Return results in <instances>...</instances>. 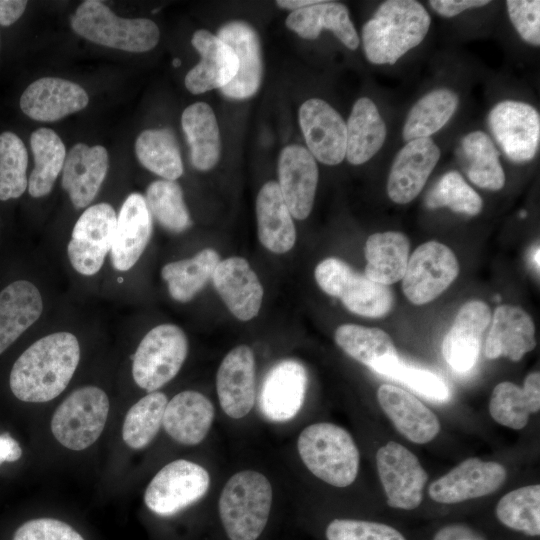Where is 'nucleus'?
<instances>
[{
	"mask_svg": "<svg viewBox=\"0 0 540 540\" xmlns=\"http://www.w3.org/2000/svg\"><path fill=\"white\" fill-rule=\"evenodd\" d=\"M495 515L506 528L529 537H539V484L520 487L505 494L496 505Z\"/></svg>",
	"mask_w": 540,
	"mask_h": 540,
	"instance_id": "nucleus-42",
	"label": "nucleus"
},
{
	"mask_svg": "<svg viewBox=\"0 0 540 540\" xmlns=\"http://www.w3.org/2000/svg\"><path fill=\"white\" fill-rule=\"evenodd\" d=\"M432 540H487V538L474 527L457 522L440 527Z\"/></svg>",
	"mask_w": 540,
	"mask_h": 540,
	"instance_id": "nucleus-52",
	"label": "nucleus"
},
{
	"mask_svg": "<svg viewBox=\"0 0 540 540\" xmlns=\"http://www.w3.org/2000/svg\"><path fill=\"white\" fill-rule=\"evenodd\" d=\"M490 130L506 156L514 162L532 160L539 147L540 116L528 103L506 100L489 113Z\"/></svg>",
	"mask_w": 540,
	"mask_h": 540,
	"instance_id": "nucleus-13",
	"label": "nucleus"
},
{
	"mask_svg": "<svg viewBox=\"0 0 540 540\" xmlns=\"http://www.w3.org/2000/svg\"><path fill=\"white\" fill-rule=\"evenodd\" d=\"M88 102V94L80 85L58 77H42L24 90L19 104L29 118L53 122L84 109Z\"/></svg>",
	"mask_w": 540,
	"mask_h": 540,
	"instance_id": "nucleus-20",
	"label": "nucleus"
},
{
	"mask_svg": "<svg viewBox=\"0 0 540 540\" xmlns=\"http://www.w3.org/2000/svg\"><path fill=\"white\" fill-rule=\"evenodd\" d=\"M487 0H432L431 8L444 17H454L461 12L489 4Z\"/></svg>",
	"mask_w": 540,
	"mask_h": 540,
	"instance_id": "nucleus-53",
	"label": "nucleus"
},
{
	"mask_svg": "<svg viewBox=\"0 0 540 540\" xmlns=\"http://www.w3.org/2000/svg\"><path fill=\"white\" fill-rule=\"evenodd\" d=\"M152 233V218L145 197L130 194L117 217L111 262L118 271L131 269L144 252Z\"/></svg>",
	"mask_w": 540,
	"mask_h": 540,
	"instance_id": "nucleus-24",
	"label": "nucleus"
},
{
	"mask_svg": "<svg viewBox=\"0 0 540 540\" xmlns=\"http://www.w3.org/2000/svg\"><path fill=\"white\" fill-rule=\"evenodd\" d=\"M297 449L308 470L332 486H349L357 477L358 448L338 425L321 422L307 426L298 437Z\"/></svg>",
	"mask_w": 540,
	"mask_h": 540,
	"instance_id": "nucleus-4",
	"label": "nucleus"
},
{
	"mask_svg": "<svg viewBox=\"0 0 540 540\" xmlns=\"http://www.w3.org/2000/svg\"><path fill=\"white\" fill-rule=\"evenodd\" d=\"M278 186L293 217L306 219L313 207L318 184L315 158L300 145L286 146L278 162Z\"/></svg>",
	"mask_w": 540,
	"mask_h": 540,
	"instance_id": "nucleus-19",
	"label": "nucleus"
},
{
	"mask_svg": "<svg viewBox=\"0 0 540 540\" xmlns=\"http://www.w3.org/2000/svg\"><path fill=\"white\" fill-rule=\"evenodd\" d=\"M540 409V374L532 372L524 380L523 387L512 382H501L492 391L489 412L500 425L520 430L532 413Z\"/></svg>",
	"mask_w": 540,
	"mask_h": 540,
	"instance_id": "nucleus-33",
	"label": "nucleus"
},
{
	"mask_svg": "<svg viewBox=\"0 0 540 540\" xmlns=\"http://www.w3.org/2000/svg\"><path fill=\"white\" fill-rule=\"evenodd\" d=\"M79 359V342L72 333L56 332L42 337L15 361L10 372V389L21 401L48 402L68 386Z\"/></svg>",
	"mask_w": 540,
	"mask_h": 540,
	"instance_id": "nucleus-1",
	"label": "nucleus"
},
{
	"mask_svg": "<svg viewBox=\"0 0 540 540\" xmlns=\"http://www.w3.org/2000/svg\"><path fill=\"white\" fill-rule=\"evenodd\" d=\"M117 217L108 203L88 207L76 221L67 253L71 265L80 274L92 276L102 267L111 249Z\"/></svg>",
	"mask_w": 540,
	"mask_h": 540,
	"instance_id": "nucleus-12",
	"label": "nucleus"
},
{
	"mask_svg": "<svg viewBox=\"0 0 540 540\" xmlns=\"http://www.w3.org/2000/svg\"><path fill=\"white\" fill-rule=\"evenodd\" d=\"M535 346V326L530 315L518 306H498L485 343L486 357L519 361Z\"/></svg>",
	"mask_w": 540,
	"mask_h": 540,
	"instance_id": "nucleus-28",
	"label": "nucleus"
},
{
	"mask_svg": "<svg viewBox=\"0 0 540 540\" xmlns=\"http://www.w3.org/2000/svg\"><path fill=\"white\" fill-rule=\"evenodd\" d=\"M107 150L100 145L75 144L63 165L62 186L77 209L88 206L97 195L107 174Z\"/></svg>",
	"mask_w": 540,
	"mask_h": 540,
	"instance_id": "nucleus-26",
	"label": "nucleus"
},
{
	"mask_svg": "<svg viewBox=\"0 0 540 540\" xmlns=\"http://www.w3.org/2000/svg\"><path fill=\"white\" fill-rule=\"evenodd\" d=\"M167 403L164 393L154 391L128 410L122 427V438L127 446L142 449L155 438L162 425Z\"/></svg>",
	"mask_w": 540,
	"mask_h": 540,
	"instance_id": "nucleus-44",
	"label": "nucleus"
},
{
	"mask_svg": "<svg viewBox=\"0 0 540 540\" xmlns=\"http://www.w3.org/2000/svg\"><path fill=\"white\" fill-rule=\"evenodd\" d=\"M308 383L305 367L298 361L286 359L274 365L261 386L259 407L268 420L284 422L301 409Z\"/></svg>",
	"mask_w": 540,
	"mask_h": 540,
	"instance_id": "nucleus-16",
	"label": "nucleus"
},
{
	"mask_svg": "<svg viewBox=\"0 0 540 540\" xmlns=\"http://www.w3.org/2000/svg\"><path fill=\"white\" fill-rule=\"evenodd\" d=\"M318 2V0H279L276 4L281 8L292 9L294 11Z\"/></svg>",
	"mask_w": 540,
	"mask_h": 540,
	"instance_id": "nucleus-56",
	"label": "nucleus"
},
{
	"mask_svg": "<svg viewBox=\"0 0 540 540\" xmlns=\"http://www.w3.org/2000/svg\"><path fill=\"white\" fill-rule=\"evenodd\" d=\"M181 125L191 150L193 166L201 171L213 168L220 157V134L212 108L196 102L182 113Z\"/></svg>",
	"mask_w": 540,
	"mask_h": 540,
	"instance_id": "nucleus-36",
	"label": "nucleus"
},
{
	"mask_svg": "<svg viewBox=\"0 0 540 540\" xmlns=\"http://www.w3.org/2000/svg\"><path fill=\"white\" fill-rule=\"evenodd\" d=\"M365 276L382 285L403 278L409 260V240L401 232L387 231L370 235L365 244Z\"/></svg>",
	"mask_w": 540,
	"mask_h": 540,
	"instance_id": "nucleus-35",
	"label": "nucleus"
},
{
	"mask_svg": "<svg viewBox=\"0 0 540 540\" xmlns=\"http://www.w3.org/2000/svg\"><path fill=\"white\" fill-rule=\"evenodd\" d=\"M172 64L174 67H178L181 65V61L178 59V58H175L173 61H172Z\"/></svg>",
	"mask_w": 540,
	"mask_h": 540,
	"instance_id": "nucleus-57",
	"label": "nucleus"
},
{
	"mask_svg": "<svg viewBox=\"0 0 540 540\" xmlns=\"http://www.w3.org/2000/svg\"><path fill=\"white\" fill-rule=\"evenodd\" d=\"M28 2L25 0H0V25L14 24L24 13Z\"/></svg>",
	"mask_w": 540,
	"mask_h": 540,
	"instance_id": "nucleus-54",
	"label": "nucleus"
},
{
	"mask_svg": "<svg viewBox=\"0 0 540 540\" xmlns=\"http://www.w3.org/2000/svg\"><path fill=\"white\" fill-rule=\"evenodd\" d=\"M440 159V149L430 138L408 141L396 154L387 182L389 198L398 204L419 195Z\"/></svg>",
	"mask_w": 540,
	"mask_h": 540,
	"instance_id": "nucleus-17",
	"label": "nucleus"
},
{
	"mask_svg": "<svg viewBox=\"0 0 540 540\" xmlns=\"http://www.w3.org/2000/svg\"><path fill=\"white\" fill-rule=\"evenodd\" d=\"M430 24L429 13L417 1H384L362 28L366 58L377 65L396 63L424 40Z\"/></svg>",
	"mask_w": 540,
	"mask_h": 540,
	"instance_id": "nucleus-2",
	"label": "nucleus"
},
{
	"mask_svg": "<svg viewBox=\"0 0 540 540\" xmlns=\"http://www.w3.org/2000/svg\"><path fill=\"white\" fill-rule=\"evenodd\" d=\"M299 124L314 158L337 165L346 155V123L326 101L312 98L299 109Z\"/></svg>",
	"mask_w": 540,
	"mask_h": 540,
	"instance_id": "nucleus-15",
	"label": "nucleus"
},
{
	"mask_svg": "<svg viewBox=\"0 0 540 540\" xmlns=\"http://www.w3.org/2000/svg\"><path fill=\"white\" fill-rule=\"evenodd\" d=\"M210 477L205 468L179 459L165 465L148 484L146 506L160 516L174 515L200 500L208 491Z\"/></svg>",
	"mask_w": 540,
	"mask_h": 540,
	"instance_id": "nucleus-9",
	"label": "nucleus"
},
{
	"mask_svg": "<svg viewBox=\"0 0 540 540\" xmlns=\"http://www.w3.org/2000/svg\"><path fill=\"white\" fill-rule=\"evenodd\" d=\"M34 169L28 179V191L34 198L49 194L63 169L66 149L61 138L49 128H39L30 136Z\"/></svg>",
	"mask_w": 540,
	"mask_h": 540,
	"instance_id": "nucleus-40",
	"label": "nucleus"
},
{
	"mask_svg": "<svg viewBox=\"0 0 540 540\" xmlns=\"http://www.w3.org/2000/svg\"><path fill=\"white\" fill-rule=\"evenodd\" d=\"M377 399L395 428L408 440L425 444L440 431L437 416L411 393L391 384H383Z\"/></svg>",
	"mask_w": 540,
	"mask_h": 540,
	"instance_id": "nucleus-27",
	"label": "nucleus"
},
{
	"mask_svg": "<svg viewBox=\"0 0 540 540\" xmlns=\"http://www.w3.org/2000/svg\"><path fill=\"white\" fill-rule=\"evenodd\" d=\"M318 286L328 295L341 299L351 312L371 318L387 314L393 306L388 286L376 283L354 271L336 257L321 261L315 268Z\"/></svg>",
	"mask_w": 540,
	"mask_h": 540,
	"instance_id": "nucleus-7",
	"label": "nucleus"
},
{
	"mask_svg": "<svg viewBox=\"0 0 540 540\" xmlns=\"http://www.w3.org/2000/svg\"><path fill=\"white\" fill-rule=\"evenodd\" d=\"M462 148L469 160L467 176L470 181L484 189H502L505 174L499 153L489 136L483 131L470 132L463 138Z\"/></svg>",
	"mask_w": 540,
	"mask_h": 540,
	"instance_id": "nucleus-43",
	"label": "nucleus"
},
{
	"mask_svg": "<svg viewBox=\"0 0 540 540\" xmlns=\"http://www.w3.org/2000/svg\"><path fill=\"white\" fill-rule=\"evenodd\" d=\"M220 261L213 248H205L191 258L167 263L161 270L170 296L178 302L192 300L212 279Z\"/></svg>",
	"mask_w": 540,
	"mask_h": 540,
	"instance_id": "nucleus-38",
	"label": "nucleus"
},
{
	"mask_svg": "<svg viewBox=\"0 0 540 540\" xmlns=\"http://www.w3.org/2000/svg\"><path fill=\"white\" fill-rule=\"evenodd\" d=\"M458 273L454 252L442 243L429 241L421 244L409 258L402 289L413 304H426L443 293Z\"/></svg>",
	"mask_w": 540,
	"mask_h": 540,
	"instance_id": "nucleus-10",
	"label": "nucleus"
},
{
	"mask_svg": "<svg viewBox=\"0 0 540 540\" xmlns=\"http://www.w3.org/2000/svg\"><path fill=\"white\" fill-rule=\"evenodd\" d=\"M379 374L397 380L431 400L442 402L450 397V391L441 377L429 370L407 365L400 358L386 364Z\"/></svg>",
	"mask_w": 540,
	"mask_h": 540,
	"instance_id": "nucleus-48",
	"label": "nucleus"
},
{
	"mask_svg": "<svg viewBox=\"0 0 540 540\" xmlns=\"http://www.w3.org/2000/svg\"><path fill=\"white\" fill-rule=\"evenodd\" d=\"M507 11L511 23L521 38L534 46L540 44V1L508 0Z\"/></svg>",
	"mask_w": 540,
	"mask_h": 540,
	"instance_id": "nucleus-50",
	"label": "nucleus"
},
{
	"mask_svg": "<svg viewBox=\"0 0 540 540\" xmlns=\"http://www.w3.org/2000/svg\"><path fill=\"white\" fill-rule=\"evenodd\" d=\"M505 479L506 469L500 463L471 457L433 481L428 492L435 502L455 504L489 495Z\"/></svg>",
	"mask_w": 540,
	"mask_h": 540,
	"instance_id": "nucleus-14",
	"label": "nucleus"
},
{
	"mask_svg": "<svg viewBox=\"0 0 540 540\" xmlns=\"http://www.w3.org/2000/svg\"><path fill=\"white\" fill-rule=\"evenodd\" d=\"M109 413V399L96 386L74 390L55 410L51 431L64 447L80 451L88 448L102 434Z\"/></svg>",
	"mask_w": 540,
	"mask_h": 540,
	"instance_id": "nucleus-6",
	"label": "nucleus"
},
{
	"mask_svg": "<svg viewBox=\"0 0 540 540\" xmlns=\"http://www.w3.org/2000/svg\"><path fill=\"white\" fill-rule=\"evenodd\" d=\"M216 389L223 411L233 419L246 416L255 400V358L252 349L239 345L223 358L216 375Z\"/></svg>",
	"mask_w": 540,
	"mask_h": 540,
	"instance_id": "nucleus-18",
	"label": "nucleus"
},
{
	"mask_svg": "<svg viewBox=\"0 0 540 540\" xmlns=\"http://www.w3.org/2000/svg\"><path fill=\"white\" fill-rule=\"evenodd\" d=\"M149 212L165 229L180 233L191 226L181 187L170 180L152 182L146 190Z\"/></svg>",
	"mask_w": 540,
	"mask_h": 540,
	"instance_id": "nucleus-45",
	"label": "nucleus"
},
{
	"mask_svg": "<svg viewBox=\"0 0 540 540\" xmlns=\"http://www.w3.org/2000/svg\"><path fill=\"white\" fill-rule=\"evenodd\" d=\"M258 238L269 251L282 254L295 244L296 230L292 215L277 182L265 183L256 199Z\"/></svg>",
	"mask_w": 540,
	"mask_h": 540,
	"instance_id": "nucleus-30",
	"label": "nucleus"
},
{
	"mask_svg": "<svg viewBox=\"0 0 540 540\" xmlns=\"http://www.w3.org/2000/svg\"><path fill=\"white\" fill-rule=\"evenodd\" d=\"M214 287L229 311L241 321H249L259 313L263 287L242 257L220 260L212 275Z\"/></svg>",
	"mask_w": 540,
	"mask_h": 540,
	"instance_id": "nucleus-23",
	"label": "nucleus"
},
{
	"mask_svg": "<svg viewBox=\"0 0 540 540\" xmlns=\"http://www.w3.org/2000/svg\"><path fill=\"white\" fill-rule=\"evenodd\" d=\"M325 536L327 540H407L391 525L358 519L332 520L326 527Z\"/></svg>",
	"mask_w": 540,
	"mask_h": 540,
	"instance_id": "nucleus-49",
	"label": "nucleus"
},
{
	"mask_svg": "<svg viewBox=\"0 0 540 540\" xmlns=\"http://www.w3.org/2000/svg\"><path fill=\"white\" fill-rule=\"evenodd\" d=\"M188 353V340L181 328L161 324L151 329L133 356L132 376L142 389L154 392L172 380Z\"/></svg>",
	"mask_w": 540,
	"mask_h": 540,
	"instance_id": "nucleus-8",
	"label": "nucleus"
},
{
	"mask_svg": "<svg viewBox=\"0 0 540 540\" xmlns=\"http://www.w3.org/2000/svg\"><path fill=\"white\" fill-rule=\"evenodd\" d=\"M428 208L448 207L454 212L475 216L482 210V199L457 171L445 173L428 193Z\"/></svg>",
	"mask_w": 540,
	"mask_h": 540,
	"instance_id": "nucleus-47",
	"label": "nucleus"
},
{
	"mask_svg": "<svg viewBox=\"0 0 540 540\" xmlns=\"http://www.w3.org/2000/svg\"><path fill=\"white\" fill-rule=\"evenodd\" d=\"M135 152L146 169L165 180L174 181L183 173L177 141L167 129L142 131L136 139Z\"/></svg>",
	"mask_w": 540,
	"mask_h": 540,
	"instance_id": "nucleus-41",
	"label": "nucleus"
},
{
	"mask_svg": "<svg viewBox=\"0 0 540 540\" xmlns=\"http://www.w3.org/2000/svg\"><path fill=\"white\" fill-rule=\"evenodd\" d=\"M376 466L390 507L413 510L421 504L428 475L416 455L389 441L378 449Z\"/></svg>",
	"mask_w": 540,
	"mask_h": 540,
	"instance_id": "nucleus-11",
	"label": "nucleus"
},
{
	"mask_svg": "<svg viewBox=\"0 0 540 540\" xmlns=\"http://www.w3.org/2000/svg\"><path fill=\"white\" fill-rule=\"evenodd\" d=\"M490 321V308L483 301H468L460 308L442 342V354L454 371L464 373L474 367Z\"/></svg>",
	"mask_w": 540,
	"mask_h": 540,
	"instance_id": "nucleus-21",
	"label": "nucleus"
},
{
	"mask_svg": "<svg viewBox=\"0 0 540 540\" xmlns=\"http://www.w3.org/2000/svg\"><path fill=\"white\" fill-rule=\"evenodd\" d=\"M22 455L19 443L8 433L0 435V465L17 461Z\"/></svg>",
	"mask_w": 540,
	"mask_h": 540,
	"instance_id": "nucleus-55",
	"label": "nucleus"
},
{
	"mask_svg": "<svg viewBox=\"0 0 540 540\" xmlns=\"http://www.w3.org/2000/svg\"><path fill=\"white\" fill-rule=\"evenodd\" d=\"M285 23L290 30L304 39H316L323 29H327L332 31L348 49L355 50L359 46L358 33L347 7L342 3L319 1L292 11Z\"/></svg>",
	"mask_w": 540,
	"mask_h": 540,
	"instance_id": "nucleus-31",
	"label": "nucleus"
},
{
	"mask_svg": "<svg viewBox=\"0 0 540 540\" xmlns=\"http://www.w3.org/2000/svg\"><path fill=\"white\" fill-rule=\"evenodd\" d=\"M42 310L41 294L29 281H15L0 292V354L38 320Z\"/></svg>",
	"mask_w": 540,
	"mask_h": 540,
	"instance_id": "nucleus-32",
	"label": "nucleus"
},
{
	"mask_svg": "<svg viewBox=\"0 0 540 540\" xmlns=\"http://www.w3.org/2000/svg\"><path fill=\"white\" fill-rule=\"evenodd\" d=\"M457 106L458 96L450 89L427 93L410 109L402 130L403 139L408 142L429 138L448 123Z\"/></svg>",
	"mask_w": 540,
	"mask_h": 540,
	"instance_id": "nucleus-39",
	"label": "nucleus"
},
{
	"mask_svg": "<svg viewBox=\"0 0 540 540\" xmlns=\"http://www.w3.org/2000/svg\"><path fill=\"white\" fill-rule=\"evenodd\" d=\"M75 33L99 45L127 52H146L159 41V28L146 18H121L97 0H86L72 14Z\"/></svg>",
	"mask_w": 540,
	"mask_h": 540,
	"instance_id": "nucleus-5",
	"label": "nucleus"
},
{
	"mask_svg": "<svg viewBox=\"0 0 540 540\" xmlns=\"http://www.w3.org/2000/svg\"><path fill=\"white\" fill-rule=\"evenodd\" d=\"M334 338L345 353L378 374L399 358L391 337L379 328L343 324L336 329Z\"/></svg>",
	"mask_w": 540,
	"mask_h": 540,
	"instance_id": "nucleus-37",
	"label": "nucleus"
},
{
	"mask_svg": "<svg viewBox=\"0 0 540 540\" xmlns=\"http://www.w3.org/2000/svg\"><path fill=\"white\" fill-rule=\"evenodd\" d=\"M191 44L201 56L200 62L185 77V86L193 94H201L227 85L236 75L238 60L234 51L217 35L197 30Z\"/></svg>",
	"mask_w": 540,
	"mask_h": 540,
	"instance_id": "nucleus-25",
	"label": "nucleus"
},
{
	"mask_svg": "<svg viewBox=\"0 0 540 540\" xmlns=\"http://www.w3.org/2000/svg\"><path fill=\"white\" fill-rule=\"evenodd\" d=\"M386 125L377 106L367 98L353 105L346 123V155L348 162L361 165L370 160L383 146Z\"/></svg>",
	"mask_w": 540,
	"mask_h": 540,
	"instance_id": "nucleus-34",
	"label": "nucleus"
},
{
	"mask_svg": "<svg viewBox=\"0 0 540 540\" xmlns=\"http://www.w3.org/2000/svg\"><path fill=\"white\" fill-rule=\"evenodd\" d=\"M28 154L23 141L13 132L0 134V200L19 198L28 186Z\"/></svg>",
	"mask_w": 540,
	"mask_h": 540,
	"instance_id": "nucleus-46",
	"label": "nucleus"
},
{
	"mask_svg": "<svg viewBox=\"0 0 540 540\" xmlns=\"http://www.w3.org/2000/svg\"><path fill=\"white\" fill-rule=\"evenodd\" d=\"M215 410L202 393L186 390L168 401L162 425L166 433L183 445H197L207 436Z\"/></svg>",
	"mask_w": 540,
	"mask_h": 540,
	"instance_id": "nucleus-29",
	"label": "nucleus"
},
{
	"mask_svg": "<svg viewBox=\"0 0 540 540\" xmlns=\"http://www.w3.org/2000/svg\"><path fill=\"white\" fill-rule=\"evenodd\" d=\"M272 505L269 480L254 470L235 473L219 498V516L230 540H257L264 531Z\"/></svg>",
	"mask_w": 540,
	"mask_h": 540,
	"instance_id": "nucleus-3",
	"label": "nucleus"
},
{
	"mask_svg": "<svg viewBox=\"0 0 540 540\" xmlns=\"http://www.w3.org/2000/svg\"><path fill=\"white\" fill-rule=\"evenodd\" d=\"M13 540H84V538L63 521L39 518L22 524L15 531Z\"/></svg>",
	"mask_w": 540,
	"mask_h": 540,
	"instance_id": "nucleus-51",
	"label": "nucleus"
},
{
	"mask_svg": "<svg viewBox=\"0 0 540 540\" xmlns=\"http://www.w3.org/2000/svg\"><path fill=\"white\" fill-rule=\"evenodd\" d=\"M235 53L238 70L235 77L220 88L223 95L232 99L253 96L262 78V60L259 37L252 26L240 20L224 24L217 35Z\"/></svg>",
	"mask_w": 540,
	"mask_h": 540,
	"instance_id": "nucleus-22",
	"label": "nucleus"
}]
</instances>
